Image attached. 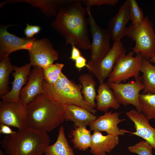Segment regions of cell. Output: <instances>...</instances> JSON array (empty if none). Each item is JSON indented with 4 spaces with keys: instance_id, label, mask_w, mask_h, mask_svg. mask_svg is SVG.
<instances>
[{
    "instance_id": "obj_1",
    "label": "cell",
    "mask_w": 155,
    "mask_h": 155,
    "mask_svg": "<svg viewBox=\"0 0 155 155\" xmlns=\"http://www.w3.org/2000/svg\"><path fill=\"white\" fill-rule=\"evenodd\" d=\"M81 0L60 8L51 27L65 39V44L74 45L84 50L90 49L88 19Z\"/></svg>"
},
{
    "instance_id": "obj_19",
    "label": "cell",
    "mask_w": 155,
    "mask_h": 155,
    "mask_svg": "<svg viewBox=\"0 0 155 155\" xmlns=\"http://www.w3.org/2000/svg\"><path fill=\"white\" fill-rule=\"evenodd\" d=\"M62 104L64 110L65 120L72 122L75 127H86L97 118L81 106L73 104Z\"/></svg>"
},
{
    "instance_id": "obj_7",
    "label": "cell",
    "mask_w": 155,
    "mask_h": 155,
    "mask_svg": "<svg viewBox=\"0 0 155 155\" xmlns=\"http://www.w3.org/2000/svg\"><path fill=\"white\" fill-rule=\"evenodd\" d=\"M134 53L129 52L123 55L117 63L108 78L107 82L119 83L125 82L132 77L139 76L143 57L140 53L133 56Z\"/></svg>"
},
{
    "instance_id": "obj_20",
    "label": "cell",
    "mask_w": 155,
    "mask_h": 155,
    "mask_svg": "<svg viewBox=\"0 0 155 155\" xmlns=\"http://www.w3.org/2000/svg\"><path fill=\"white\" fill-rule=\"evenodd\" d=\"M118 136L107 134L104 135L101 132L94 131L92 135L90 152L94 155H106L119 144Z\"/></svg>"
},
{
    "instance_id": "obj_39",
    "label": "cell",
    "mask_w": 155,
    "mask_h": 155,
    "mask_svg": "<svg viewBox=\"0 0 155 155\" xmlns=\"http://www.w3.org/2000/svg\"></svg>"
},
{
    "instance_id": "obj_36",
    "label": "cell",
    "mask_w": 155,
    "mask_h": 155,
    "mask_svg": "<svg viewBox=\"0 0 155 155\" xmlns=\"http://www.w3.org/2000/svg\"><path fill=\"white\" fill-rule=\"evenodd\" d=\"M32 28L34 35L38 34L41 29V28L37 25H32Z\"/></svg>"
},
{
    "instance_id": "obj_31",
    "label": "cell",
    "mask_w": 155,
    "mask_h": 155,
    "mask_svg": "<svg viewBox=\"0 0 155 155\" xmlns=\"http://www.w3.org/2000/svg\"><path fill=\"white\" fill-rule=\"evenodd\" d=\"M118 0H82V4L86 7H90L94 5L101 6L103 5H109L115 6L117 4Z\"/></svg>"
},
{
    "instance_id": "obj_5",
    "label": "cell",
    "mask_w": 155,
    "mask_h": 155,
    "mask_svg": "<svg viewBox=\"0 0 155 155\" xmlns=\"http://www.w3.org/2000/svg\"><path fill=\"white\" fill-rule=\"evenodd\" d=\"M153 24L148 17H144L142 23L134 26L132 25L126 28L125 36L135 42L133 51L140 54L143 58L149 60L155 56V32Z\"/></svg>"
},
{
    "instance_id": "obj_6",
    "label": "cell",
    "mask_w": 155,
    "mask_h": 155,
    "mask_svg": "<svg viewBox=\"0 0 155 155\" xmlns=\"http://www.w3.org/2000/svg\"><path fill=\"white\" fill-rule=\"evenodd\" d=\"M90 8L86 7L85 9L92 39L90 49V59L86 67L98 64L111 49L110 33L107 29L102 28L98 25L92 15Z\"/></svg>"
},
{
    "instance_id": "obj_12",
    "label": "cell",
    "mask_w": 155,
    "mask_h": 155,
    "mask_svg": "<svg viewBox=\"0 0 155 155\" xmlns=\"http://www.w3.org/2000/svg\"><path fill=\"white\" fill-rule=\"evenodd\" d=\"M12 25L1 26L0 28V59L9 56L12 53L19 50H28L34 38L18 37L9 33L7 28Z\"/></svg>"
},
{
    "instance_id": "obj_29",
    "label": "cell",
    "mask_w": 155,
    "mask_h": 155,
    "mask_svg": "<svg viewBox=\"0 0 155 155\" xmlns=\"http://www.w3.org/2000/svg\"><path fill=\"white\" fill-rule=\"evenodd\" d=\"M130 20L132 25L137 26L141 24L144 17L142 9L136 0H128Z\"/></svg>"
},
{
    "instance_id": "obj_38",
    "label": "cell",
    "mask_w": 155,
    "mask_h": 155,
    "mask_svg": "<svg viewBox=\"0 0 155 155\" xmlns=\"http://www.w3.org/2000/svg\"><path fill=\"white\" fill-rule=\"evenodd\" d=\"M5 152L3 153L1 150H0V155H5Z\"/></svg>"
},
{
    "instance_id": "obj_15",
    "label": "cell",
    "mask_w": 155,
    "mask_h": 155,
    "mask_svg": "<svg viewBox=\"0 0 155 155\" xmlns=\"http://www.w3.org/2000/svg\"><path fill=\"white\" fill-rule=\"evenodd\" d=\"M13 66L14 72H12V75L14 80L11 83L12 88L7 94L0 96V98L4 101L19 102L20 92L23 86L27 82L32 65L30 63L20 67Z\"/></svg>"
},
{
    "instance_id": "obj_23",
    "label": "cell",
    "mask_w": 155,
    "mask_h": 155,
    "mask_svg": "<svg viewBox=\"0 0 155 155\" xmlns=\"http://www.w3.org/2000/svg\"><path fill=\"white\" fill-rule=\"evenodd\" d=\"M45 155H75L65 135L64 127L59 128L57 138L55 143L45 148Z\"/></svg>"
},
{
    "instance_id": "obj_2",
    "label": "cell",
    "mask_w": 155,
    "mask_h": 155,
    "mask_svg": "<svg viewBox=\"0 0 155 155\" xmlns=\"http://www.w3.org/2000/svg\"><path fill=\"white\" fill-rule=\"evenodd\" d=\"M27 127L51 132L65 121L62 104L44 93L37 96L26 106Z\"/></svg>"
},
{
    "instance_id": "obj_22",
    "label": "cell",
    "mask_w": 155,
    "mask_h": 155,
    "mask_svg": "<svg viewBox=\"0 0 155 155\" xmlns=\"http://www.w3.org/2000/svg\"><path fill=\"white\" fill-rule=\"evenodd\" d=\"M78 80L82 86V93L84 100L90 107L95 109L96 82L93 75L91 73L82 74L79 76Z\"/></svg>"
},
{
    "instance_id": "obj_8",
    "label": "cell",
    "mask_w": 155,
    "mask_h": 155,
    "mask_svg": "<svg viewBox=\"0 0 155 155\" xmlns=\"http://www.w3.org/2000/svg\"><path fill=\"white\" fill-rule=\"evenodd\" d=\"M135 80L126 83H117L107 82V84L113 90L115 97L120 104L124 106L133 105L136 110L141 113L139 100L140 92L144 88L142 78H135Z\"/></svg>"
},
{
    "instance_id": "obj_13",
    "label": "cell",
    "mask_w": 155,
    "mask_h": 155,
    "mask_svg": "<svg viewBox=\"0 0 155 155\" xmlns=\"http://www.w3.org/2000/svg\"><path fill=\"white\" fill-rule=\"evenodd\" d=\"M44 80L42 68L35 67L30 71L25 86L20 94V102L25 106L38 95L44 93L42 83Z\"/></svg>"
},
{
    "instance_id": "obj_28",
    "label": "cell",
    "mask_w": 155,
    "mask_h": 155,
    "mask_svg": "<svg viewBox=\"0 0 155 155\" xmlns=\"http://www.w3.org/2000/svg\"><path fill=\"white\" fill-rule=\"evenodd\" d=\"M64 65L57 63L49 65L42 69L44 80L48 83L52 85L59 79Z\"/></svg>"
},
{
    "instance_id": "obj_30",
    "label": "cell",
    "mask_w": 155,
    "mask_h": 155,
    "mask_svg": "<svg viewBox=\"0 0 155 155\" xmlns=\"http://www.w3.org/2000/svg\"><path fill=\"white\" fill-rule=\"evenodd\" d=\"M153 149L152 146L145 140L128 148V150L130 152L138 155H152Z\"/></svg>"
},
{
    "instance_id": "obj_35",
    "label": "cell",
    "mask_w": 155,
    "mask_h": 155,
    "mask_svg": "<svg viewBox=\"0 0 155 155\" xmlns=\"http://www.w3.org/2000/svg\"><path fill=\"white\" fill-rule=\"evenodd\" d=\"M25 35L27 38H32L34 35L32 28V25L28 24L24 30Z\"/></svg>"
},
{
    "instance_id": "obj_17",
    "label": "cell",
    "mask_w": 155,
    "mask_h": 155,
    "mask_svg": "<svg viewBox=\"0 0 155 155\" xmlns=\"http://www.w3.org/2000/svg\"><path fill=\"white\" fill-rule=\"evenodd\" d=\"M125 113L134 124L136 131L130 133L143 138L155 150V128L150 125L143 114L137 110L133 109Z\"/></svg>"
},
{
    "instance_id": "obj_16",
    "label": "cell",
    "mask_w": 155,
    "mask_h": 155,
    "mask_svg": "<svg viewBox=\"0 0 155 155\" xmlns=\"http://www.w3.org/2000/svg\"><path fill=\"white\" fill-rule=\"evenodd\" d=\"M130 20L128 0L121 5L118 13L109 21L108 28L114 42L121 40L125 36L126 25Z\"/></svg>"
},
{
    "instance_id": "obj_3",
    "label": "cell",
    "mask_w": 155,
    "mask_h": 155,
    "mask_svg": "<svg viewBox=\"0 0 155 155\" xmlns=\"http://www.w3.org/2000/svg\"><path fill=\"white\" fill-rule=\"evenodd\" d=\"M50 142L48 132L27 127L7 135L2 144L6 155H42Z\"/></svg>"
},
{
    "instance_id": "obj_18",
    "label": "cell",
    "mask_w": 155,
    "mask_h": 155,
    "mask_svg": "<svg viewBox=\"0 0 155 155\" xmlns=\"http://www.w3.org/2000/svg\"><path fill=\"white\" fill-rule=\"evenodd\" d=\"M80 0H7L4 4L24 2L33 7L39 8L46 16H56L59 9L64 7L73 4Z\"/></svg>"
},
{
    "instance_id": "obj_37",
    "label": "cell",
    "mask_w": 155,
    "mask_h": 155,
    "mask_svg": "<svg viewBox=\"0 0 155 155\" xmlns=\"http://www.w3.org/2000/svg\"><path fill=\"white\" fill-rule=\"evenodd\" d=\"M149 61L151 63H153L155 64V56L151 58Z\"/></svg>"
},
{
    "instance_id": "obj_10",
    "label": "cell",
    "mask_w": 155,
    "mask_h": 155,
    "mask_svg": "<svg viewBox=\"0 0 155 155\" xmlns=\"http://www.w3.org/2000/svg\"><path fill=\"white\" fill-rule=\"evenodd\" d=\"M27 120L26 107L20 102L0 101V124L21 130L27 127Z\"/></svg>"
},
{
    "instance_id": "obj_27",
    "label": "cell",
    "mask_w": 155,
    "mask_h": 155,
    "mask_svg": "<svg viewBox=\"0 0 155 155\" xmlns=\"http://www.w3.org/2000/svg\"><path fill=\"white\" fill-rule=\"evenodd\" d=\"M139 100L141 113L146 119H155V94H140Z\"/></svg>"
},
{
    "instance_id": "obj_26",
    "label": "cell",
    "mask_w": 155,
    "mask_h": 155,
    "mask_svg": "<svg viewBox=\"0 0 155 155\" xmlns=\"http://www.w3.org/2000/svg\"><path fill=\"white\" fill-rule=\"evenodd\" d=\"M14 71V66L11 63L9 56L0 62V96L4 95L9 92V76Z\"/></svg>"
},
{
    "instance_id": "obj_24",
    "label": "cell",
    "mask_w": 155,
    "mask_h": 155,
    "mask_svg": "<svg viewBox=\"0 0 155 155\" xmlns=\"http://www.w3.org/2000/svg\"><path fill=\"white\" fill-rule=\"evenodd\" d=\"M91 130L86 127H75L71 131L69 136L74 148L80 150L85 151L90 148L92 136Z\"/></svg>"
},
{
    "instance_id": "obj_14",
    "label": "cell",
    "mask_w": 155,
    "mask_h": 155,
    "mask_svg": "<svg viewBox=\"0 0 155 155\" xmlns=\"http://www.w3.org/2000/svg\"><path fill=\"white\" fill-rule=\"evenodd\" d=\"M120 113L118 112L113 113L112 111L105 112L89 125L90 130L105 131L108 134L118 136L124 135L126 131L120 129L118 127L119 123L125 120V119L119 118Z\"/></svg>"
},
{
    "instance_id": "obj_11",
    "label": "cell",
    "mask_w": 155,
    "mask_h": 155,
    "mask_svg": "<svg viewBox=\"0 0 155 155\" xmlns=\"http://www.w3.org/2000/svg\"><path fill=\"white\" fill-rule=\"evenodd\" d=\"M30 63L34 67L43 69L53 64L59 58L58 53L53 48L50 41L47 38L35 40L28 50Z\"/></svg>"
},
{
    "instance_id": "obj_34",
    "label": "cell",
    "mask_w": 155,
    "mask_h": 155,
    "mask_svg": "<svg viewBox=\"0 0 155 155\" xmlns=\"http://www.w3.org/2000/svg\"><path fill=\"white\" fill-rule=\"evenodd\" d=\"M81 55H82L80 50L75 46L72 45L71 54L69 59L75 61L77 58Z\"/></svg>"
},
{
    "instance_id": "obj_9",
    "label": "cell",
    "mask_w": 155,
    "mask_h": 155,
    "mask_svg": "<svg viewBox=\"0 0 155 155\" xmlns=\"http://www.w3.org/2000/svg\"><path fill=\"white\" fill-rule=\"evenodd\" d=\"M126 51L121 40L114 42L109 51L98 64L86 68L97 78L100 84L103 83L109 76L118 61L125 54Z\"/></svg>"
},
{
    "instance_id": "obj_25",
    "label": "cell",
    "mask_w": 155,
    "mask_h": 155,
    "mask_svg": "<svg viewBox=\"0 0 155 155\" xmlns=\"http://www.w3.org/2000/svg\"><path fill=\"white\" fill-rule=\"evenodd\" d=\"M140 71L143 73L142 78L144 88L142 94H155V66L143 58Z\"/></svg>"
},
{
    "instance_id": "obj_33",
    "label": "cell",
    "mask_w": 155,
    "mask_h": 155,
    "mask_svg": "<svg viewBox=\"0 0 155 155\" xmlns=\"http://www.w3.org/2000/svg\"><path fill=\"white\" fill-rule=\"evenodd\" d=\"M15 132L13 131L10 127L6 125L0 124V133L7 135H11Z\"/></svg>"
},
{
    "instance_id": "obj_32",
    "label": "cell",
    "mask_w": 155,
    "mask_h": 155,
    "mask_svg": "<svg viewBox=\"0 0 155 155\" xmlns=\"http://www.w3.org/2000/svg\"><path fill=\"white\" fill-rule=\"evenodd\" d=\"M75 67L80 70L84 67H87L86 60L85 58L81 55L75 61Z\"/></svg>"
},
{
    "instance_id": "obj_21",
    "label": "cell",
    "mask_w": 155,
    "mask_h": 155,
    "mask_svg": "<svg viewBox=\"0 0 155 155\" xmlns=\"http://www.w3.org/2000/svg\"><path fill=\"white\" fill-rule=\"evenodd\" d=\"M96 95L97 109L100 111L106 112L109 108L118 109L120 104L116 99L113 90L106 82L100 84Z\"/></svg>"
},
{
    "instance_id": "obj_4",
    "label": "cell",
    "mask_w": 155,
    "mask_h": 155,
    "mask_svg": "<svg viewBox=\"0 0 155 155\" xmlns=\"http://www.w3.org/2000/svg\"><path fill=\"white\" fill-rule=\"evenodd\" d=\"M42 87L44 93L58 103L77 105L86 109L94 115L97 112L84 100L82 93V85L69 80L63 73L53 84H49L44 80Z\"/></svg>"
}]
</instances>
